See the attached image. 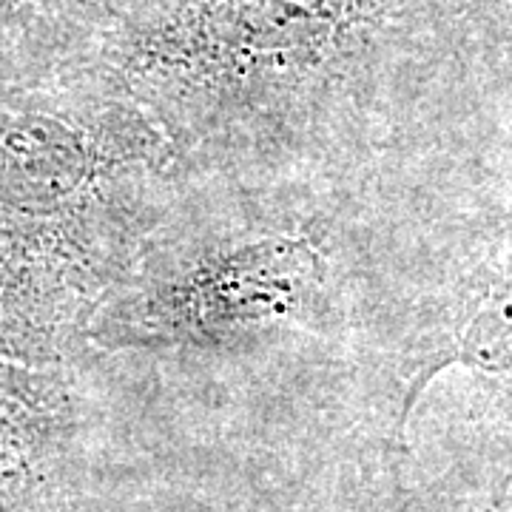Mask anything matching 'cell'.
Segmentation results:
<instances>
[{"label": "cell", "mask_w": 512, "mask_h": 512, "mask_svg": "<svg viewBox=\"0 0 512 512\" xmlns=\"http://www.w3.org/2000/svg\"><path fill=\"white\" fill-rule=\"evenodd\" d=\"M461 55L458 3L146 0L97 66L163 128L191 191L268 205L336 197L413 154Z\"/></svg>", "instance_id": "6da1fadb"}, {"label": "cell", "mask_w": 512, "mask_h": 512, "mask_svg": "<svg viewBox=\"0 0 512 512\" xmlns=\"http://www.w3.org/2000/svg\"><path fill=\"white\" fill-rule=\"evenodd\" d=\"M336 262L299 217H194V194L94 316L106 353L231 356L345 330Z\"/></svg>", "instance_id": "3957f363"}, {"label": "cell", "mask_w": 512, "mask_h": 512, "mask_svg": "<svg viewBox=\"0 0 512 512\" xmlns=\"http://www.w3.org/2000/svg\"><path fill=\"white\" fill-rule=\"evenodd\" d=\"M72 419L66 367H35L0 356V484L32 473Z\"/></svg>", "instance_id": "5b68a950"}, {"label": "cell", "mask_w": 512, "mask_h": 512, "mask_svg": "<svg viewBox=\"0 0 512 512\" xmlns=\"http://www.w3.org/2000/svg\"><path fill=\"white\" fill-rule=\"evenodd\" d=\"M396 359L402 393L393 430L399 444L424 387L441 370H512V200L470 225L447 251L436 279L404 313Z\"/></svg>", "instance_id": "277c9868"}, {"label": "cell", "mask_w": 512, "mask_h": 512, "mask_svg": "<svg viewBox=\"0 0 512 512\" xmlns=\"http://www.w3.org/2000/svg\"><path fill=\"white\" fill-rule=\"evenodd\" d=\"M467 52L512 92V0H458Z\"/></svg>", "instance_id": "8992f818"}, {"label": "cell", "mask_w": 512, "mask_h": 512, "mask_svg": "<svg viewBox=\"0 0 512 512\" xmlns=\"http://www.w3.org/2000/svg\"><path fill=\"white\" fill-rule=\"evenodd\" d=\"M191 188L97 63L0 80V356L69 367Z\"/></svg>", "instance_id": "7a4b0ae2"}]
</instances>
